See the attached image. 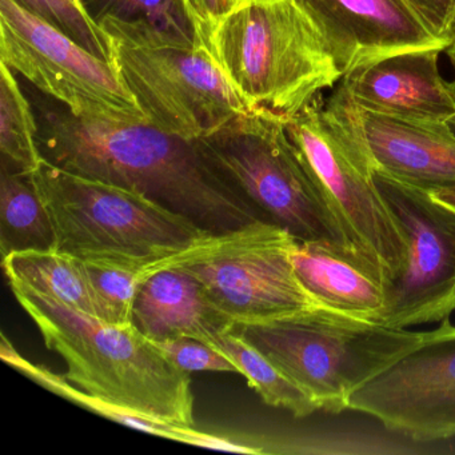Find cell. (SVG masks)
Returning <instances> with one entry per match:
<instances>
[{"mask_svg": "<svg viewBox=\"0 0 455 455\" xmlns=\"http://www.w3.org/2000/svg\"><path fill=\"white\" fill-rule=\"evenodd\" d=\"M444 52H446L447 58H449L450 63L455 70V41Z\"/></svg>", "mask_w": 455, "mask_h": 455, "instance_id": "cell-30", "label": "cell"}, {"mask_svg": "<svg viewBox=\"0 0 455 455\" xmlns=\"http://www.w3.org/2000/svg\"><path fill=\"white\" fill-rule=\"evenodd\" d=\"M294 236L267 220L212 233L140 271L180 267L236 324L259 323L318 308L290 259Z\"/></svg>", "mask_w": 455, "mask_h": 455, "instance_id": "cell-9", "label": "cell"}, {"mask_svg": "<svg viewBox=\"0 0 455 455\" xmlns=\"http://www.w3.org/2000/svg\"><path fill=\"white\" fill-rule=\"evenodd\" d=\"M0 58L74 116L148 121L114 63L95 57L14 0H0Z\"/></svg>", "mask_w": 455, "mask_h": 455, "instance_id": "cell-10", "label": "cell"}, {"mask_svg": "<svg viewBox=\"0 0 455 455\" xmlns=\"http://www.w3.org/2000/svg\"><path fill=\"white\" fill-rule=\"evenodd\" d=\"M31 105L39 150L54 166L140 191L212 233L266 220L210 164L196 140L148 121L81 118L52 98H36Z\"/></svg>", "mask_w": 455, "mask_h": 455, "instance_id": "cell-1", "label": "cell"}, {"mask_svg": "<svg viewBox=\"0 0 455 455\" xmlns=\"http://www.w3.org/2000/svg\"><path fill=\"white\" fill-rule=\"evenodd\" d=\"M55 249L52 218L31 174L0 169V251L2 257L30 250Z\"/></svg>", "mask_w": 455, "mask_h": 455, "instance_id": "cell-20", "label": "cell"}, {"mask_svg": "<svg viewBox=\"0 0 455 455\" xmlns=\"http://www.w3.org/2000/svg\"><path fill=\"white\" fill-rule=\"evenodd\" d=\"M447 124H449L450 129H451L452 132H454L455 134V116H452V118L450 119V121L447 122Z\"/></svg>", "mask_w": 455, "mask_h": 455, "instance_id": "cell-31", "label": "cell"}, {"mask_svg": "<svg viewBox=\"0 0 455 455\" xmlns=\"http://www.w3.org/2000/svg\"><path fill=\"white\" fill-rule=\"evenodd\" d=\"M234 330L330 414L347 409L359 386L423 338L324 307Z\"/></svg>", "mask_w": 455, "mask_h": 455, "instance_id": "cell-5", "label": "cell"}, {"mask_svg": "<svg viewBox=\"0 0 455 455\" xmlns=\"http://www.w3.org/2000/svg\"><path fill=\"white\" fill-rule=\"evenodd\" d=\"M34 17L57 28L100 60L113 63L108 34L87 14L81 0H14Z\"/></svg>", "mask_w": 455, "mask_h": 455, "instance_id": "cell-24", "label": "cell"}, {"mask_svg": "<svg viewBox=\"0 0 455 455\" xmlns=\"http://www.w3.org/2000/svg\"><path fill=\"white\" fill-rule=\"evenodd\" d=\"M98 25L106 20L142 23L159 33L196 46H204L188 0H81Z\"/></svg>", "mask_w": 455, "mask_h": 455, "instance_id": "cell-23", "label": "cell"}, {"mask_svg": "<svg viewBox=\"0 0 455 455\" xmlns=\"http://www.w3.org/2000/svg\"><path fill=\"white\" fill-rule=\"evenodd\" d=\"M103 310V321L132 323V307L140 283V270L113 263L86 262Z\"/></svg>", "mask_w": 455, "mask_h": 455, "instance_id": "cell-25", "label": "cell"}, {"mask_svg": "<svg viewBox=\"0 0 455 455\" xmlns=\"http://www.w3.org/2000/svg\"><path fill=\"white\" fill-rule=\"evenodd\" d=\"M2 266L9 283L25 284L103 319L102 306L84 260L57 249L30 250L4 257Z\"/></svg>", "mask_w": 455, "mask_h": 455, "instance_id": "cell-19", "label": "cell"}, {"mask_svg": "<svg viewBox=\"0 0 455 455\" xmlns=\"http://www.w3.org/2000/svg\"><path fill=\"white\" fill-rule=\"evenodd\" d=\"M38 122L14 71L0 62V153L2 166L33 174L44 162L38 146Z\"/></svg>", "mask_w": 455, "mask_h": 455, "instance_id": "cell-21", "label": "cell"}, {"mask_svg": "<svg viewBox=\"0 0 455 455\" xmlns=\"http://www.w3.org/2000/svg\"><path fill=\"white\" fill-rule=\"evenodd\" d=\"M434 201L438 202L442 206L449 209L450 212H455V188H446V190L434 191L430 193Z\"/></svg>", "mask_w": 455, "mask_h": 455, "instance_id": "cell-29", "label": "cell"}, {"mask_svg": "<svg viewBox=\"0 0 455 455\" xmlns=\"http://www.w3.org/2000/svg\"><path fill=\"white\" fill-rule=\"evenodd\" d=\"M435 38L444 44L455 41V0H407Z\"/></svg>", "mask_w": 455, "mask_h": 455, "instance_id": "cell-27", "label": "cell"}, {"mask_svg": "<svg viewBox=\"0 0 455 455\" xmlns=\"http://www.w3.org/2000/svg\"><path fill=\"white\" fill-rule=\"evenodd\" d=\"M233 2V7L235 6V4H243V2H249V0H231Z\"/></svg>", "mask_w": 455, "mask_h": 455, "instance_id": "cell-32", "label": "cell"}, {"mask_svg": "<svg viewBox=\"0 0 455 455\" xmlns=\"http://www.w3.org/2000/svg\"><path fill=\"white\" fill-rule=\"evenodd\" d=\"M204 44L250 110L289 118L343 78L295 0L235 4L207 30Z\"/></svg>", "mask_w": 455, "mask_h": 455, "instance_id": "cell-3", "label": "cell"}, {"mask_svg": "<svg viewBox=\"0 0 455 455\" xmlns=\"http://www.w3.org/2000/svg\"><path fill=\"white\" fill-rule=\"evenodd\" d=\"M55 233V249L86 262L142 270L212 231L146 194L74 174L44 158L31 174Z\"/></svg>", "mask_w": 455, "mask_h": 455, "instance_id": "cell-4", "label": "cell"}, {"mask_svg": "<svg viewBox=\"0 0 455 455\" xmlns=\"http://www.w3.org/2000/svg\"><path fill=\"white\" fill-rule=\"evenodd\" d=\"M374 170L434 193L455 188V134L447 122H420L362 110L342 84L335 90Z\"/></svg>", "mask_w": 455, "mask_h": 455, "instance_id": "cell-14", "label": "cell"}, {"mask_svg": "<svg viewBox=\"0 0 455 455\" xmlns=\"http://www.w3.org/2000/svg\"><path fill=\"white\" fill-rule=\"evenodd\" d=\"M113 63L148 122L198 140L250 108L234 92L206 46H196L142 23L106 20Z\"/></svg>", "mask_w": 455, "mask_h": 455, "instance_id": "cell-7", "label": "cell"}, {"mask_svg": "<svg viewBox=\"0 0 455 455\" xmlns=\"http://www.w3.org/2000/svg\"><path fill=\"white\" fill-rule=\"evenodd\" d=\"M188 4L198 28L202 44L207 30L226 12L233 9L231 0H188Z\"/></svg>", "mask_w": 455, "mask_h": 455, "instance_id": "cell-28", "label": "cell"}, {"mask_svg": "<svg viewBox=\"0 0 455 455\" xmlns=\"http://www.w3.org/2000/svg\"><path fill=\"white\" fill-rule=\"evenodd\" d=\"M347 409L371 415L412 441L455 436V326L450 318L359 386Z\"/></svg>", "mask_w": 455, "mask_h": 455, "instance_id": "cell-12", "label": "cell"}, {"mask_svg": "<svg viewBox=\"0 0 455 455\" xmlns=\"http://www.w3.org/2000/svg\"><path fill=\"white\" fill-rule=\"evenodd\" d=\"M290 259L319 307L369 319L385 302L386 270L369 255L324 242H292Z\"/></svg>", "mask_w": 455, "mask_h": 455, "instance_id": "cell-17", "label": "cell"}, {"mask_svg": "<svg viewBox=\"0 0 455 455\" xmlns=\"http://www.w3.org/2000/svg\"><path fill=\"white\" fill-rule=\"evenodd\" d=\"M140 278L132 324L148 339L188 337L214 346L236 324L182 268L140 271Z\"/></svg>", "mask_w": 455, "mask_h": 455, "instance_id": "cell-16", "label": "cell"}, {"mask_svg": "<svg viewBox=\"0 0 455 455\" xmlns=\"http://www.w3.org/2000/svg\"><path fill=\"white\" fill-rule=\"evenodd\" d=\"M44 343L68 364L65 377L105 403L194 427L190 374L132 323H113L25 284L9 283Z\"/></svg>", "mask_w": 455, "mask_h": 455, "instance_id": "cell-2", "label": "cell"}, {"mask_svg": "<svg viewBox=\"0 0 455 455\" xmlns=\"http://www.w3.org/2000/svg\"><path fill=\"white\" fill-rule=\"evenodd\" d=\"M212 347L230 356L250 386L268 406L289 410L295 418H305L318 409L315 402L283 374L265 354L247 342L235 330L218 338Z\"/></svg>", "mask_w": 455, "mask_h": 455, "instance_id": "cell-22", "label": "cell"}, {"mask_svg": "<svg viewBox=\"0 0 455 455\" xmlns=\"http://www.w3.org/2000/svg\"><path fill=\"white\" fill-rule=\"evenodd\" d=\"M372 180L406 241V257L385 278V302L367 321L404 329L442 322L455 311V212L427 191L388 177Z\"/></svg>", "mask_w": 455, "mask_h": 455, "instance_id": "cell-11", "label": "cell"}, {"mask_svg": "<svg viewBox=\"0 0 455 455\" xmlns=\"http://www.w3.org/2000/svg\"><path fill=\"white\" fill-rule=\"evenodd\" d=\"M153 342L172 363L185 371L236 372L242 375L230 356L202 340L182 337Z\"/></svg>", "mask_w": 455, "mask_h": 455, "instance_id": "cell-26", "label": "cell"}, {"mask_svg": "<svg viewBox=\"0 0 455 455\" xmlns=\"http://www.w3.org/2000/svg\"><path fill=\"white\" fill-rule=\"evenodd\" d=\"M196 142L210 164L268 222L297 241L358 250L306 169L287 132L286 116L252 108Z\"/></svg>", "mask_w": 455, "mask_h": 455, "instance_id": "cell-6", "label": "cell"}, {"mask_svg": "<svg viewBox=\"0 0 455 455\" xmlns=\"http://www.w3.org/2000/svg\"><path fill=\"white\" fill-rule=\"evenodd\" d=\"M0 348H2L4 361L17 369L18 371L25 374L26 377L31 378L34 382L39 383L47 390L74 402V403L79 404V406L84 407L90 411L97 412V414L102 415L108 419L114 420V422L137 428V430L143 431V433L153 434V435L172 439V441L183 442V443L194 444V446L243 452V454H260L263 451L262 449H257V447H247L244 444L236 443V442L212 435V434L202 433V431L196 430V427H183V426L161 422V420L151 419V418L119 409V407L113 406V404L105 403L100 399L90 395L86 391H81L74 387L73 383L68 378L54 374L47 367L36 366V364L26 361L12 347V343L6 339L4 335L2 337V347Z\"/></svg>", "mask_w": 455, "mask_h": 455, "instance_id": "cell-18", "label": "cell"}, {"mask_svg": "<svg viewBox=\"0 0 455 455\" xmlns=\"http://www.w3.org/2000/svg\"><path fill=\"white\" fill-rule=\"evenodd\" d=\"M342 76L407 50L449 44L434 36L407 0H295Z\"/></svg>", "mask_w": 455, "mask_h": 455, "instance_id": "cell-13", "label": "cell"}, {"mask_svg": "<svg viewBox=\"0 0 455 455\" xmlns=\"http://www.w3.org/2000/svg\"><path fill=\"white\" fill-rule=\"evenodd\" d=\"M444 47L407 50L366 63L343 76L362 110L420 122H449L455 116V81L439 73Z\"/></svg>", "mask_w": 455, "mask_h": 455, "instance_id": "cell-15", "label": "cell"}, {"mask_svg": "<svg viewBox=\"0 0 455 455\" xmlns=\"http://www.w3.org/2000/svg\"><path fill=\"white\" fill-rule=\"evenodd\" d=\"M287 132L306 169L345 228L351 243L385 267L399 270L406 241L372 180L366 148L354 129L339 97L314 98L286 118Z\"/></svg>", "mask_w": 455, "mask_h": 455, "instance_id": "cell-8", "label": "cell"}]
</instances>
